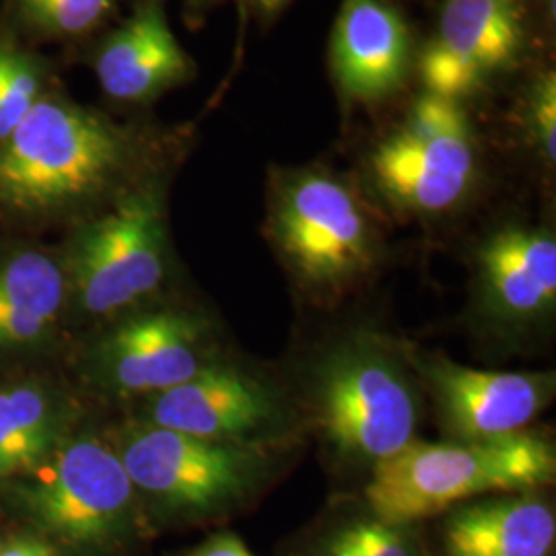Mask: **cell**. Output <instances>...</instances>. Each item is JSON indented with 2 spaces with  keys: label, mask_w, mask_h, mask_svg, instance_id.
I'll return each mask as SVG.
<instances>
[{
  "label": "cell",
  "mask_w": 556,
  "mask_h": 556,
  "mask_svg": "<svg viewBox=\"0 0 556 556\" xmlns=\"http://www.w3.org/2000/svg\"><path fill=\"white\" fill-rule=\"evenodd\" d=\"M287 556H433L425 523L390 521L363 501L332 507Z\"/></svg>",
  "instance_id": "cell-17"
},
{
  "label": "cell",
  "mask_w": 556,
  "mask_h": 556,
  "mask_svg": "<svg viewBox=\"0 0 556 556\" xmlns=\"http://www.w3.org/2000/svg\"><path fill=\"white\" fill-rule=\"evenodd\" d=\"M93 66L103 93L124 103L155 100L194 68L161 0H140L132 15L101 43Z\"/></svg>",
  "instance_id": "cell-16"
},
{
  "label": "cell",
  "mask_w": 556,
  "mask_h": 556,
  "mask_svg": "<svg viewBox=\"0 0 556 556\" xmlns=\"http://www.w3.org/2000/svg\"><path fill=\"white\" fill-rule=\"evenodd\" d=\"M530 130L546 163L556 160V77L544 73L530 96Z\"/></svg>",
  "instance_id": "cell-22"
},
{
  "label": "cell",
  "mask_w": 556,
  "mask_h": 556,
  "mask_svg": "<svg viewBox=\"0 0 556 556\" xmlns=\"http://www.w3.org/2000/svg\"><path fill=\"white\" fill-rule=\"evenodd\" d=\"M413 41L386 0H342L330 62L340 91L357 101L386 100L408 77Z\"/></svg>",
  "instance_id": "cell-15"
},
{
  "label": "cell",
  "mask_w": 556,
  "mask_h": 556,
  "mask_svg": "<svg viewBox=\"0 0 556 556\" xmlns=\"http://www.w3.org/2000/svg\"><path fill=\"white\" fill-rule=\"evenodd\" d=\"M285 447L194 438L140 425L130 429L118 456L139 497L165 519L217 523L248 511L282 470Z\"/></svg>",
  "instance_id": "cell-4"
},
{
  "label": "cell",
  "mask_w": 556,
  "mask_h": 556,
  "mask_svg": "<svg viewBox=\"0 0 556 556\" xmlns=\"http://www.w3.org/2000/svg\"><path fill=\"white\" fill-rule=\"evenodd\" d=\"M422 394L431 397L443 438L486 441L530 431L553 402V371H484L413 349Z\"/></svg>",
  "instance_id": "cell-10"
},
{
  "label": "cell",
  "mask_w": 556,
  "mask_h": 556,
  "mask_svg": "<svg viewBox=\"0 0 556 556\" xmlns=\"http://www.w3.org/2000/svg\"><path fill=\"white\" fill-rule=\"evenodd\" d=\"M477 301L501 330H534L556 312V239L548 229L509 225L477 256Z\"/></svg>",
  "instance_id": "cell-13"
},
{
  "label": "cell",
  "mask_w": 556,
  "mask_h": 556,
  "mask_svg": "<svg viewBox=\"0 0 556 556\" xmlns=\"http://www.w3.org/2000/svg\"><path fill=\"white\" fill-rule=\"evenodd\" d=\"M301 396L332 456L369 475L417 439L425 394L413 349L374 330H349L312 358Z\"/></svg>",
  "instance_id": "cell-1"
},
{
  "label": "cell",
  "mask_w": 556,
  "mask_h": 556,
  "mask_svg": "<svg viewBox=\"0 0 556 556\" xmlns=\"http://www.w3.org/2000/svg\"><path fill=\"white\" fill-rule=\"evenodd\" d=\"M369 179L396 213L454 211L477 179V140L462 101L422 93L369 155Z\"/></svg>",
  "instance_id": "cell-6"
},
{
  "label": "cell",
  "mask_w": 556,
  "mask_h": 556,
  "mask_svg": "<svg viewBox=\"0 0 556 556\" xmlns=\"http://www.w3.org/2000/svg\"><path fill=\"white\" fill-rule=\"evenodd\" d=\"M25 491L29 516L85 555L122 551L140 530V497L118 452L96 438L66 443Z\"/></svg>",
  "instance_id": "cell-7"
},
{
  "label": "cell",
  "mask_w": 556,
  "mask_h": 556,
  "mask_svg": "<svg viewBox=\"0 0 556 556\" xmlns=\"http://www.w3.org/2000/svg\"><path fill=\"white\" fill-rule=\"evenodd\" d=\"M285 2H289V0H260V4H262L266 11H275V9H280Z\"/></svg>",
  "instance_id": "cell-25"
},
{
  "label": "cell",
  "mask_w": 556,
  "mask_h": 556,
  "mask_svg": "<svg viewBox=\"0 0 556 556\" xmlns=\"http://www.w3.org/2000/svg\"><path fill=\"white\" fill-rule=\"evenodd\" d=\"M213 326L186 309H151L124 319L101 344L105 379L126 394L155 396L219 361Z\"/></svg>",
  "instance_id": "cell-12"
},
{
  "label": "cell",
  "mask_w": 556,
  "mask_h": 556,
  "mask_svg": "<svg viewBox=\"0 0 556 556\" xmlns=\"http://www.w3.org/2000/svg\"><path fill=\"white\" fill-rule=\"evenodd\" d=\"M132 137L112 119L43 93L0 140V206L41 215L98 199L135 160Z\"/></svg>",
  "instance_id": "cell-3"
},
{
  "label": "cell",
  "mask_w": 556,
  "mask_h": 556,
  "mask_svg": "<svg viewBox=\"0 0 556 556\" xmlns=\"http://www.w3.org/2000/svg\"><path fill=\"white\" fill-rule=\"evenodd\" d=\"M555 503L542 491L498 493L439 516L433 556H555Z\"/></svg>",
  "instance_id": "cell-14"
},
{
  "label": "cell",
  "mask_w": 556,
  "mask_h": 556,
  "mask_svg": "<svg viewBox=\"0 0 556 556\" xmlns=\"http://www.w3.org/2000/svg\"><path fill=\"white\" fill-rule=\"evenodd\" d=\"M46 93L40 62L0 36V140L7 139Z\"/></svg>",
  "instance_id": "cell-20"
},
{
  "label": "cell",
  "mask_w": 556,
  "mask_h": 556,
  "mask_svg": "<svg viewBox=\"0 0 556 556\" xmlns=\"http://www.w3.org/2000/svg\"><path fill=\"white\" fill-rule=\"evenodd\" d=\"M71 280L85 312L118 314L153 295L167 273V225L161 192H126L100 219L80 229L71 252Z\"/></svg>",
  "instance_id": "cell-8"
},
{
  "label": "cell",
  "mask_w": 556,
  "mask_h": 556,
  "mask_svg": "<svg viewBox=\"0 0 556 556\" xmlns=\"http://www.w3.org/2000/svg\"><path fill=\"white\" fill-rule=\"evenodd\" d=\"M0 556H59L56 551L38 538H15L0 544Z\"/></svg>",
  "instance_id": "cell-24"
},
{
  "label": "cell",
  "mask_w": 556,
  "mask_h": 556,
  "mask_svg": "<svg viewBox=\"0 0 556 556\" xmlns=\"http://www.w3.org/2000/svg\"><path fill=\"white\" fill-rule=\"evenodd\" d=\"M50 445V410L38 390L0 392V480L31 472Z\"/></svg>",
  "instance_id": "cell-19"
},
{
  "label": "cell",
  "mask_w": 556,
  "mask_h": 556,
  "mask_svg": "<svg viewBox=\"0 0 556 556\" xmlns=\"http://www.w3.org/2000/svg\"><path fill=\"white\" fill-rule=\"evenodd\" d=\"M181 556H254L236 532H217Z\"/></svg>",
  "instance_id": "cell-23"
},
{
  "label": "cell",
  "mask_w": 556,
  "mask_h": 556,
  "mask_svg": "<svg viewBox=\"0 0 556 556\" xmlns=\"http://www.w3.org/2000/svg\"><path fill=\"white\" fill-rule=\"evenodd\" d=\"M523 43V0H445L418 62L425 91L464 101L509 68Z\"/></svg>",
  "instance_id": "cell-11"
},
{
  "label": "cell",
  "mask_w": 556,
  "mask_h": 556,
  "mask_svg": "<svg viewBox=\"0 0 556 556\" xmlns=\"http://www.w3.org/2000/svg\"><path fill=\"white\" fill-rule=\"evenodd\" d=\"M270 239L305 298L337 303L374 273L378 231L349 184L318 169L280 179L270 200Z\"/></svg>",
  "instance_id": "cell-5"
},
{
  "label": "cell",
  "mask_w": 556,
  "mask_h": 556,
  "mask_svg": "<svg viewBox=\"0 0 556 556\" xmlns=\"http://www.w3.org/2000/svg\"><path fill=\"white\" fill-rule=\"evenodd\" d=\"M64 277L59 264L38 252L0 264V344H27L59 318Z\"/></svg>",
  "instance_id": "cell-18"
},
{
  "label": "cell",
  "mask_w": 556,
  "mask_h": 556,
  "mask_svg": "<svg viewBox=\"0 0 556 556\" xmlns=\"http://www.w3.org/2000/svg\"><path fill=\"white\" fill-rule=\"evenodd\" d=\"M555 477V445L532 431L486 441L415 439L369 472L361 501L390 521L425 523L475 498L548 489Z\"/></svg>",
  "instance_id": "cell-2"
},
{
  "label": "cell",
  "mask_w": 556,
  "mask_h": 556,
  "mask_svg": "<svg viewBox=\"0 0 556 556\" xmlns=\"http://www.w3.org/2000/svg\"><path fill=\"white\" fill-rule=\"evenodd\" d=\"M258 2H260V0H258Z\"/></svg>",
  "instance_id": "cell-26"
},
{
  "label": "cell",
  "mask_w": 556,
  "mask_h": 556,
  "mask_svg": "<svg viewBox=\"0 0 556 556\" xmlns=\"http://www.w3.org/2000/svg\"><path fill=\"white\" fill-rule=\"evenodd\" d=\"M116 0H17L23 17L54 38H80L110 15Z\"/></svg>",
  "instance_id": "cell-21"
},
{
  "label": "cell",
  "mask_w": 556,
  "mask_h": 556,
  "mask_svg": "<svg viewBox=\"0 0 556 556\" xmlns=\"http://www.w3.org/2000/svg\"><path fill=\"white\" fill-rule=\"evenodd\" d=\"M147 422L194 438L287 447L295 410L273 381L219 358L194 378L151 396Z\"/></svg>",
  "instance_id": "cell-9"
}]
</instances>
